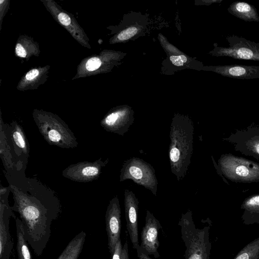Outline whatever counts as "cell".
Returning a JSON list of instances; mask_svg holds the SVG:
<instances>
[{
    "label": "cell",
    "instance_id": "31",
    "mask_svg": "<svg viewBox=\"0 0 259 259\" xmlns=\"http://www.w3.org/2000/svg\"><path fill=\"white\" fill-rule=\"evenodd\" d=\"M137 253L138 259H153L149 257L144 251L141 249L140 245L136 249Z\"/></svg>",
    "mask_w": 259,
    "mask_h": 259
},
{
    "label": "cell",
    "instance_id": "2",
    "mask_svg": "<svg viewBox=\"0 0 259 259\" xmlns=\"http://www.w3.org/2000/svg\"><path fill=\"white\" fill-rule=\"evenodd\" d=\"M194 124L187 116H175L169 133L168 158L171 172L178 181L187 174L193 150Z\"/></svg>",
    "mask_w": 259,
    "mask_h": 259
},
{
    "label": "cell",
    "instance_id": "9",
    "mask_svg": "<svg viewBox=\"0 0 259 259\" xmlns=\"http://www.w3.org/2000/svg\"><path fill=\"white\" fill-rule=\"evenodd\" d=\"M109 160V158L103 160L100 158L94 161H82L72 164L62 171V175L67 179L77 182H92L100 176Z\"/></svg>",
    "mask_w": 259,
    "mask_h": 259
},
{
    "label": "cell",
    "instance_id": "7",
    "mask_svg": "<svg viewBox=\"0 0 259 259\" xmlns=\"http://www.w3.org/2000/svg\"><path fill=\"white\" fill-rule=\"evenodd\" d=\"M223 141L241 154L259 161V124L252 123L241 129H236Z\"/></svg>",
    "mask_w": 259,
    "mask_h": 259
},
{
    "label": "cell",
    "instance_id": "17",
    "mask_svg": "<svg viewBox=\"0 0 259 259\" xmlns=\"http://www.w3.org/2000/svg\"><path fill=\"white\" fill-rule=\"evenodd\" d=\"M11 136L15 153L18 157L21 156L23 162L26 163L29 153V146L21 126L15 122L11 124Z\"/></svg>",
    "mask_w": 259,
    "mask_h": 259
},
{
    "label": "cell",
    "instance_id": "3",
    "mask_svg": "<svg viewBox=\"0 0 259 259\" xmlns=\"http://www.w3.org/2000/svg\"><path fill=\"white\" fill-rule=\"evenodd\" d=\"M181 238L186 246L185 259H210L211 243L209 238L211 222L202 228H196L190 209L182 213L178 223Z\"/></svg>",
    "mask_w": 259,
    "mask_h": 259
},
{
    "label": "cell",
    "instance_id": "14",
    "mask_svg": "<svg viewBox=\"0 0 259 259\" xmlns=\"http://www.w3.org/2000/svg\"><path fill=\"white\" fill-rule=\"evenodd\" d=\"M15 216L9 206L7 197H1L0 210V259H9L14 241L9 230L10 218Z\"/></svg>",
    "mask_w": 259,
    "mask_h": 259
},
{
    "label": "cell",
    "instance_id": "21",
    "mask_svg": "<svg viewBox=\"0 0 259 259\" xmlns=\"http://www.w3.org/2000/svg\"><path fill=\"white\" fill-rule=\"evenodd\" d=\"M86 235L83 231L76 235L57 259H78L83 248Z\"/></svg>",
    "mask_w": 259,
    "mask_h": 259
},
{
    "label": "cell",
    "instance_id": "27",
    "mask_svg": "<svg viewBox=\"0 0 259 259\" xmlns=\"http://www.w3.org/2000/svg\"><path fill=\"white\" fill-rule=\"evenodd\" d=\"M102 61L98 57L93 56L89 58L84 63L85 70L90 72H95L101 66Z\"/></svg>",
    "mask_w": 259,
    "mask_h": 259
},
{
    "label": "cell",
    "instance_id": "24",
    "mask_svg": "<svg viewBox=\"0 0 259 259\" xmlns=\"http://www.w3.org/2000/svg\"><path fill=\"white\" fill-rule=\"evenodd\" d=\"M10 148L7 142L5 132L1 127V155L6 170L13 169L15 165L12 159Z\"/></svg>",
    "mask_w": 259,
    "mask_h": 259
},
{
    "label": "cell",
    "instance_id": "28",
    "mask_svg": "<svg viewBox=\"0 0 259 259\" xmlns=\"http://www.w3.org/2000/svg\"><path fill=\"white\" fill-rule=\"evenodd\" d=\"M137 28L135 27H130L119 33L117 38L120 40H125L134 36L137 32Z\"/></svg>",
    "mask_w": 259,
    "mask_h": 259
},
{
    "label": "cell",
    "instance_id": "8",
    "mask_svg": "<svg viewBox=\"0 0 259 259\" xmlns=\"http://www.w3.org/2000/svg\"><path fill=\"white\" fill-rule=\"evenodd\" d=\"M228 47H216L211 54L217 57L235 59L259 61V43L235 35H228Z\"/></svg>",
    "mask_w": 259,
    "mask_h": 259
},
{
    "label": "cell",
    "instance_id": "23",
    "mask_svg": "<svg viewBox=\"0 0 259 259\" xmlns=\"http://www.w3.org/2000/svg\"><path fill=\"white\" fill-rule=\"evenodd\" d=\"M16 227L17 245L16 249L18 259H32L27 246V242L25 237V232L21 220L16 218Z\"/></svg>",
    "mask_w": 259,
    "mask_h": 259
},
{
    "label": "cell",
    "instance_id": "4",
    "mask_svg": "<svg viewBox=\"0 0 259 259\" xmlns=\"http://www.w3.org/2000/svg\"><path fill=\"white\" fill-rule=\"evenodd\" d=\"M33 120L46 142L62 148H75L78 142L68 125L58 115L42 110L34 109Z\"/></svg>",
    "mask_w": 259,
    "mask_h": 259
},
{
    "label": "cell",
    "instance_id": "1",
    "mask_svg": "<svg viewBox=\"0 0 259 259\" xmlns=\"http://www.w3.org/2000/svg\"><path fill=\"white\" fill-rule=\"evenodd\" d=\"M21 167L4 172L13 195L14 203L11 207L20 214L27 243L40 256L49 241L51 224L61 212V204L46 185L21 174Z\"/></svg>",
    "mask_w": 259,
    "mask_h": 259
},
{
    "label": "cell",
    "instance_id": "16",
    "mask_svg": "<svg viewBox=\"0 0 259 259\" xmlns=\"http://www.w3.org/2000/svg\"><path fill=\"white\" fill-rule=\"evenodd\" d=\"M209 69L223 76L232 78L241 79L259 78V66L224 65L211 66Z\"/></svg>",
    "mask_w": 259,
    "mask_h": 259
},
{
    "label": "cell",
    "instance_id": "13",
    "mask_svg": "<svg viewBox=\"0 0 259 259\" xmlns=\"http://www.w3.org/2000/svg\"><path fill=\"white\" fill-rule=\"evenodd\" d=\"M134 120L133 113L125 107L115 109L108 113L100 122L107 132L123 136Z\"/></svg>",
    "mask_w": 259,
    "mask_h": 259
},
{
    "label": "cell",
    "instance_id": "6",
    "mask_svg": "<svg viewBox=\"0 0 259 259\" xmlns=\"http://www.w3.org/2000/svg\"><path fill=\"white\" fill-rule=\"evenodd\" d=\"M119 182L131 180L157 196L158 181L153 167L143 159L132 157L125 160L120 171Z\"/></svg>",
    "mask_w": 259,
    "mask_h": 259
},
{
    "label": "cell",
    "instance_id": "26",
    "mask_svg": "<svg viewBox=\"0 0 259 259\" xmlns=\"http://www.w3.org/2000/svg\"><path fill=\"white\" fill-rule=\"evenodd\" d=\"M111 257V259H129L127 241L125 242L123 246L120 239L117 241L114 252Z\"/></svg>",
    "mask_w": 259,
    "mask_h": 259
},
{
    "label": "cell",
    "instance_id": "29",
    "mask_svg": "<svg viewBox=\"0 0 259 259\" xmlns=\"http://www.w3.org/2000/svg\"><path fill=\"white\" fill-rule=\"evenodd\" d=\"M170 60L171 63L175 66H183L187 61V57L183 55L175 56L172 55L170 57Z\"/></svg>",
    "mask_w": 259,
    "mask_h": 259
},
{
    "label": "cell",
    "instance_id": "20",
    "mask_svg": "<svg viewBox=\"0 0 259 259\" xmlns=\"http://www.w3.org/2000/svg\"><path fill=\"white\" fill-rule=\"evenodd\" d=\"M49 67L33 68L29 70L20 81L17 89L19 90H27L35 89L45 81Z\"/></svg>",
    "mask_w": 259,
    "mask_h": 259
},
{
    "label": "cell",
    "instance_id": "19",
    "mask_svg": "<svg viewBox=\"0 0 259 259\" xmlns=\"http://www.w3.org/2000/svg\"><path fill=\"white\" fill-rule=\"evenodd\" d=\"M229 13L246 22H259L256 9L252 5L244 2L232 3L227 9Z\"/></svg>",
    "mask_w": 259,
    "mask_h": 259
},
{
    "label": "cell",
    "instance_id": "18",
    "mask_svg": "<svg viewBox=\"0 0 259 259\" xmlns=\"http://www.w3.org/2000/svg\"><path fill=\"white\" fill-rule=\"evenodd\" d=\"M243 212L241 220L243 224H259V194L246 197L241 205Z\"/></svg>",
    "mask_w": 259,
    "mask_h": 259
},
{
    "label": "cell",
    "instance_id": "5",
    "mask_svg": "<svg viewBox=\"0 0 259 259\" xmlns=\"http://www.w3.org/2000/svg\"><path fill=\"white\" fill-rule=\"evenodd\" d=\"M225 179L233 182H259V163L231 153L221 155L217 163Z\"/></svg>",
    "mask_w": 259,
    "mask_h": 259
},
{
    "label": "cell",
    "instance_id": "32",
    "mask_svg": "<svg viewBox=\"0 0 259 259\" xmlns=\"http://www.w3.org/2000/svg\"><path fill=\"white\" fill-rule=\"evenodd\" d=\"M211 158H212V161H213V165L214 166V167L215 168L216 170H217V173L221 177H222L223 179V180L224 181L227 183L228 184H229L228 181H226V179H225L223 176V175H222L221 172V171H220V169L217 164V163L215 162V161H214V158L213 157H212V156H211Z\"/></svg>",
    "mask_w": 259,
    "mask_h": 259
},
{
    "label": "cell",
    "instance_id": "12",
    "mask_svg": "<svg viewBox=\"0 0 259 259\" xmlns=\"http://www.w3.org/2000/svg\"><path fill=\"white\" fill-rule=\"evenodd\" d=\"M162 227L160 222L149 210H146L145 224L141 234V249L148 255H153L154 257H160L158 251L159 247L158 235Z\"/></svg>",
    "mask_w": 259,
    "mask_h": 259
},
{
    "label": "cell",
    "instance_id": "30",
    "mask_svg": "<svg viewBox=\"0 0 259 259\" xmlns=\"http://www.w3.org/2000/svg\"><path fill=\"white\" fill-rule=\"evenodd\" d=\"M9 5V1L1 0L0 1V9H1V29L2 24L3 18L5 15V13L6 12V10L7 9L8 6Z\"/></svg>",
    "mask_w": 259,
    "mask_h": 259
},
{
    "label": "cell",
    "instance_id": "25",
    "mask_svg": "<svg viewBox=\"0 0 259 259\" xmlns=\"http://www.w3.org/2000/svg\"><path fill=\"white\" fill-rule=\"evenodd\" d=\"M233 259H259V237L246 244Z\"/></svg>",
    "mask_w": 259,
    "mask_h": 259
},
{
    "label": "cell",
    "instance_id": "15",
    "mask_svg": "<svg viewBox=\"0 0 259 259\" xmlns=\"http://www.w3.org/2000/svg\"><path fill=\"white\" fill-rule=\"evenodd\" d=\"M139 200L135 193L129 189L124 191V206L126 228L133 247L139 245L138 232Z\"/></svg>",
    "mask_w": 259,
    "mask_h": 259
},
{
    "label": "cell",
    "instance_id": "11",
    "mask_svg": "<svg viewBox=\"0 0 259 259\" xmlns=\"http://www.w3.org/2000/svg\"><path fill=\"white\" fill-rule=\"evenodd\" d=\"M106 230L108 236V247L112 256L116 244L120 239L121 231V208L117 195L109 201L105 214Z\"/></svg>",
    "mask_w": 259,
    "mask_h": 259
},
{
    "label": "cell",
    "instance_id": "22",
    "mask_svg": "<svg viewBox=\"0 0 259 259\" xmlns=\"http://www.w3.org/2000/svg\"><path fill=\"white\" fill-rule=\"evenodd\" d=\"M39 52L38 44L32 38L26 36L19 37L15 47L17 56L28 59L32 56H38Z\"/></svg>",
    "mask_w": 259,
    "mask_h": 259
},
{
    "label": "cell",
    "instance_id": "10",
    "mask_svg": "<svg viewBox=\"0 0 259 259\" xmlns=\"http://www.w3.org/2000/svg\"><path fill=\"white\" fill-rule=\"evenodd\" d=\"M53 18L64 27L81 45L91 49L89 38L73 16L64 11L54 1H41Z\"/></svg>",
    "mask_w": 259,
    "mask_h": 259
}]
</instances>
